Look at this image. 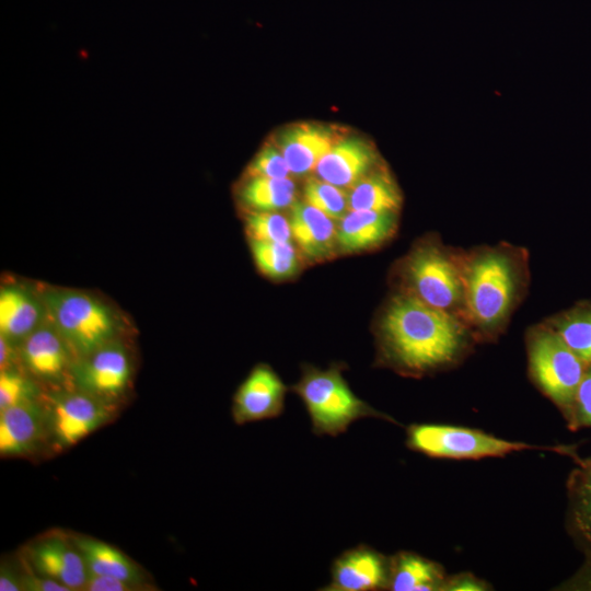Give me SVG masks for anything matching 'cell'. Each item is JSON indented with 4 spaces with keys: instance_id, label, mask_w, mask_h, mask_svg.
<instances>
[{
    "instance_id": "cell-1",
    "label": "cell",
    "mask_w": 591,
    "mask_h": 591,
    "mask_svg": "<svg viewBox=\"0 0 591 591\" xmlns=\"http://www.w3.org/2000/svg\"><path fill=\"white\" fill-rule=\"evenodd\" d=\"M375 338L376 364L414 378L456 364L476 340L461 317L403 291L384 305Z\"/></svg>"
},
{
    "instance_id": "cell-2",
    "label": "cell",
    "mask_w": 591,
    "mask_h": 591,
    "mask_svg": "<svg viewBox=\"0 0 591 591\" xmlns=\"http://www.w3.org/2000/svg\"><path fill=\"white\" fill-rule=\"evenodd\" d=\"M463 320L476 339H496L524 297L528 255L510 244L462 252Z\"/></svg>"
},
{
    "instance_id": "cell-3",
    "label": "cell",
    "mask_w": 591,
    "mask_h": 591,
    "mask_svg": "<svg viewBox=\"0 0 591 591\" xmlns=\"http://www.w3.org/2000/svg\"><path fill=\"white\" fill-rule=\"evenodd\" d=\"M397 276L401 291L463 320L462 252L445 246L437 236H427L399 262Z\"/></svg>"
},
{
    "instance_id": "cell-4",
    "label": "cell",
    "mask_w": 591,
    "mask_h": 591,
    "mask_svg": "<svg viewBox=\"0 0 591 591\" xmlns=\"http://www.w3.org/2000/svg\"><path fill=\"white\" fill-rule=\"evenodd\" d=\"M340 364L325 370L305 364L300 380L291 390L301 398L315 436L337 437L362 418H378L398 425L359 398L341 374Z\"/></svg>"
},
{
    "instance_id": "cell-5",
    "label": "cell",
    "mask_w": 591,
    "mask_h": 591,
    "mask_svg": "<svg viewBox=\"0 0 591 591\" xmlns=\"http://www.w3.org/2000/svg\"><path fill=\"white\" fill-rule=\"evenodd\" d=\"M46 318L67 343L76 360L118 339L117 313L99 297L66 288L40 291Z\"/></svg>"
},
{
    "instance_id": "cell-6",
    "label": "cell",
    "mask_w": 591,
    "mask_h": 591,
    "mask_svg": "<svg viewBox=\"0 0 591 591\" xmlns=\"http://www.w3.org/2000/svg\"><path fill=\"white\" fill-rule=\"evenodd\" d=\"M526 351L532 381L568 425L587 364L545 322L528 331Z\"/></svg>"
},
{
    "instance_id": "cell-7",
    "label": "cell",
    "mask_w": 591,
    "mask_h": 591,
    "mask_svg": "<svg viewBox=\"0 0 591 591\" xmlns=\"http://www.w3.org/2000/svg\"><path fill=\"white\" fill-rule=\"evenodd\" d=\"M406 433L408 449L437 459L474 460L535 449L555 451L572 457L577 454L569 447L533 445L509 441L477 429L441 424H414L407 428Z\"/></svg>"
},
{
    "instance_id": "cell-8",
    "label": "cell",
    "mask_w": 591,
    "mask_h": 591,
    "mask_svg": "<svg viewBox=\"0 0 591 591\" xmlns=\"http://www.w3.org/2000/svg\"><path fill=\"white\" fill-rule=\"evenodd\" d=\"M131 370L127 348L115 339L76 360L70 376L78 390L109 402L126 391Z\"/></svg>"
},
{
    "instance_id": "cell-9",
    "label": "cell",
    "mask_w": 591,
    "mask_h": 591,
    "mask_svg": "<svg viewBox=\"0 0 591 591\" xmlns=\"http://www.w3.org/2000/svg\"><path fill=\"white\" fill-rule=\"evenodd\" d=\"M109 402L81 390L56 393L50 399V426L62 448L77 444L111 416Z\"/></svg>"
},
{
    "instance_id": "cell-10",
    "label": "cell",
    "mask_w": 591,
    "mask_h": 591,
    "mask_svg": "<svg viewBox=\"0 0 591 591\" xmlns=\"http://www.w3.org/2000/svg\"><path fill=\"white\" fill-rule=\"evenodd\" d=\"M287 386L267 363H257L236 389L232 418L236 425L278 418L285 409Z\"/></svg>"
},
{
    "instance_id": "cell-11",
    "label": "cell",
    "mask_w": 591,
    "mask_h": 591,
    "mask_svg": "<svg viewBox=\"0 0 591 591\" xmlns=\"http://www.w3.org/2000/svg\"><path fill=\"white\" fill-rule=\"evenodd\" d=\"M27 560L35 571L70 591L83 590L89 571L72 537L58 532L42 536L30 545Z\"/></svg>"
},
{
    "instance_id": "cell-12",
    "label": "cell",
    "mask_w": 591,
    "mask_h": 591,
    "mask_svg": "<svg viewBox=\"0 0 591 591\" xmlns=\"http://www.w3.org/2000/svg\"><path fill=\"white\" fill-rule=\"evenodd\" d=\"M390 557L360 544L344 551L332 563L331 582L324 591L387 590Z\"/></svg>"
},
{
    "instance_id": "cell-13",
    "label": "cell",
    "mask_w": 591,
    "mask_h": 591,
    "mask_svg": "<svg viewBox=\"0 0 591 591\" xmlns=\"http://www.w3.org/2000/svg\"><path fill=\"white\" fill-rule=\"evenodd\" d=\"M19 350L24 368L42 381L57 383L71 375L76 359L47 318L19 345Z\"/></svg>"
},
{
    "instance_id": "cell-14",
    "label": "cell",
    "mask_w": 591,
    "mask_h": 591,
    "mask_svg": "<svg viewBox=\"0 0 591 591\" xmlns=\"http://www.w3.org/2000/svg\"><path fill=\"white\" fill-rule=\"evenodd\" d=\"M344 136L335 128L301 123L285 128L276 138L292 175L302 177L315 171L321 159Z\"/></svg>"
},
{
    "instance_id": "cell-15",
    "label": "cell",
    "mask_w": 591,
    "mask_h": 591,
    "mask_svg": "<svg viewBox=\"0 0 591 591\" xmlns=\"http://www.w3.org/2000/svg\"><path fill=\"white\" fill-rule=\"evenodd\" d=\"M378 154L371 143L357 136H344L315 167L318 178L349 190L378 167Z\"/></svg>"
},
{
    "instance_id": "cell-16",
    "label": "cell",
    "mask_w": 591,
    "mask_h": 591,
    "mask_svg": "<svg viewBox=\"0 0 591 591\" xmlns=\"http://www.w3.org/2000/svg\"><path fill=\"white\" fill-rule=\"evenodd\" d=\"M46 320L40 292L30 287L10 283L0 290V335L20 345Z\"/></svg>"
},
{
    "instance_id": "cell-17",
    "label": "cell",
    "mask_w": 591,
    "mask_h": 591,
    "mask_svg": "<svg viewBox=\"0 0 591 591\" xmlns=\"http://www.w3.org/2000/svg\"><path fill=\"white\" fill-rule=\"evenodd\" d=\"M289 221L292 237L308 260L327 259L338 250L334 219L315 207L305 201H296Z\"/></svg>"
},
{
    "instance_id": "cell-18",
    "label": "cell",
    "mask_w": 591,
    "mask_h": 591,
    "mask_svg": "<svg viewBox=\"0 0 591 591\" xmlns=\"http://www.w3.org/2000/svg\"><path fill=\"white\" fill-rule=\"evenodd\" d=\"M397 229V212L349 210L337 224V245L345 253L375 248L390 240Z\"/></svg>"
},
{
    "instance_id": "cell-19",
    "label": "cell",
    "mask_w": 591,
    "mask_h": 591,
    "mask_svg": "<svg viewBox=\"0 0 591 591\" xmlns=\"http://www.w3.org/2000/svg\"><path fill=\"white\" fill-rule=\"evenodd\" d=\"M46 418L36 399L0 410V454L18 456L33 451L44 437Z\"/></svg>"
},
{
    "instance_id": "cell-20",
    "label": "cell",
    "mask_w": 591,
    "mask_h": 591,
    "mask_svg": "<svg viewBox=\"0 0 591 591\" xmlns=\"http://www.w3.org/2000/svg\"><path fill=\"white\" fill-rule=\"evenodd\" d=\"M573 459L577 464L567 480L566 525L584 561L591 563V455Z\"/></svg>"
},
{
    "instance_id": "cell-21",
    "label": "cell",
    "mask_w": 591,
    "mask_h": 591,
    "mask_svg": "<svg viewBox=\"0 0 591 591\" xmlns=\"http://www.w3.org/2000/svg\"><path fill=\"white\" fill-rule=\"evenodd\" d=\"M447 577L438 563L414 552L401 551L390 557L387 590H443Z\"/></svg>"
},
{
    "instance_id": "cell-22",
    "label": "cell",
    "mask_w": 591,
    "mask_h": 591,
    "mask_svg": "<svg viewBox=\"0 0 591 591\" xmlns=\"http://www.w3.org/2000/svg\"><path fill=\"white\" fill-rule=\"evenodd\" d=\"M89 573L112 576L144 587L142 569L115 546L88 536H72Z\"/></svg>"
},
{
    "instance_id": "cell-23",
    "label": "cell",
    "mask_w": 591,
    "mask_h": 591,
    "mask_svg": "<svg viewBox=\"0 0 591 591\" xmlns=\"http://www.w3.org/2000/svg\"><path fill=\"white\" fill-rule=\"evenodd\" d=\"M348 204L349 210L397 212L402 195L390 172L378 166L348 190Z\"/></svg>"
},
{
    "instance_id": "cell-24",
    "label": "cell",
    "mask_w": 591,
    "mask_h": 591,
    "mask_svg": "<svg viewBox=\"0 0 591 591\" xmlns=\"http://www.w3.org/2000/svg\"><path fill=\"white\" fill-rule=\"evenodd\" d=\"M237 195L241 204L250 211H280L291 208L297 201V186L290 177L246 176Z\"/></svg>"
},
{
    "instance_id": "cell-25",
    "label": "cell",
    "mask_w": 591,
    "mask_h": 591,
    "mask_svg": "<svg viewBox=\"0 0 591 591\" xmlns=\"http://www.w3.org/2000/svg\"><path fill=\"white\" fill-rule=\"evenodd\" d=\"M545 323L586 364L591 363V302H578Z\"/></svg>"
},
{
    "instance_id": "cell-26",
    "label": "cell",
    "mask_w": 591,
    "mask_h": 591,
    "mask_svg": "<svg viewBox=\"0 0 591 591\" xmlns=\"http://www.w3.org/2000/svg\"><path fill=\"white\" fill-rule=\"evenodd\" d=\"M254 262L262 274L275 280L288 279L300 268L298 252L290 242L250 240Z\"/></svg>"
},
{
    "instance_id": "cell-27",
    "label": "cell",
    "mask_w": 591,
    "mask_h": 591,
    "mask_svg": "<svg viewBox=\"0 0 591 591\" xmlns=\"http://www.w3.org/2000/svg\"><path fill=\"white\" fill-rule=\"evenodd\" d=\"M303 198V201L337 221L349 211L348 192L318 177L305 182Z\"/></svg>"
},
{
    "instance_id": "cell-28",
    "label": "cell",
    "mask_w": 591,
    "mask_h": 591,
    "mask_svg": "<svg viewBox=\"0 0 591 591\" xmlns=\"http://www.w3.org/2000/svg\"><path fill=\"white\" fill-rule=\"evenodd\" d=\"M250 240L265 242H290L292 237L289 219L278 211H248L245 218Z\"/></svg>"
},
{
    "instance_id": "cell-29",
    "label": "cell",
    "mask_w": 591,
    "mask_h": 591,
    "mask_svg": "<svg viewBox=\"0 0 591 591\" xmlns=\"http://www.w3.org/2000/svg\"><path fill=\"white\" fill-rule=\"evenodd\" d=\"M37 387L22 372L16 369L0 372V410L34 401Z\"/></svg>"
},
{
    "instance_id": "cell-30",
    "label": "cell",
    "mask_w": 591,
    "mask_h": 591,
    "mask_svg": "<svg viewBox=\"0 0 591 591\" xmlns=\"http://www.w3.org/2000/svg\"><path fill=\"white\" fill-rule=\"evenodd\" d=\"M291 175L289 165L276 143L265 144L246 170V176L289 178Z\"/></svg>"
},
{
    "instance_id": "cell-31",
    "label": "cell",
    "mask_w": 591,
    "mask_h": 591,
    "mask_svg": "<svg viewBox=\"0 0 591 591\" xmlns=\"http://www.w3.org/2000/svg\"><path fill=\"white\" fill-rule=\"evenodd\" d=\"M570 430L591 428V363L587 364L576 392L572 416L568 424Z\"/></svg>"
},
{
    "instance_id": "cell-32",
    "label": "cell",
    "mask_w": 591,
    "mask_h": 591,
    "mask_svg": "<svg viewBox=\"0 0 591 591\" xmlns=\"http://www.w3.org/2000/svg\"><path fill=\"white\" fill-rule=\"evenodd\" d=\"M144 589L142 586L112 577L89 573L84 584V591H135Z\"/></svg>"
},
{
    "instance_id": "cell-33",
    "label": "cell",
    "mask_w": 591,
    "mask_h": 591,
    "mask_svg": "<svg viewBox=\"0 0 591 591\" xmlns=\"http://www.w3.org/2000/svg\"><path fill=\"white\" fill-rule=\"evenodd\" d=\"M25 571L22 575L23 590L31 591H70L61 583L49 579L37 571L31 566L30 563L24 565Z\"/></svg>"
},
{
    "instance_id": "cell-34",
    "label": "cell",
    "mask_w": 591,
    "mask_h": 591,
    "mask_svg": "<svg viewBox=\"0 0 591 591\" xmlns=\"http://www.w3.org/2000/svg\"><path fill=\"white\" fill-rule=\"evenodd\" d=\"M489 586L472 573L463 572L447 577L443 586L445 591H485Z\"/></svg>"
},
{
    "instance_id": "cell-35",
    "label": "cell",
    "mask_w": 591,
    "mask_h": 591,
    "mask_svg": "<svg viewBox=\"0 0 591 591\" xmlns=\"http://www.w3.org/2000/svg\"><path fill=\"white\" fill-rule=\"evenodd\" d=\"M561 589L591 591V563L584 561L580 569L561 584Z\"/></svg>"
},
{
    "instance_id": "cell-36",
    "label": "cell",
    "mask_w": 591,
    "mask_h": 591,
    "mask_svg": "<svg viewBox=\"0 0 591 591\" xmlns=\"http://www.w3.org/2000/svg\"><path fill=\"white\" fill-rule=\"evenodd\" d=\"M20 360L19 345L12 343L0 335V369H15V363Z\"/></svg>"
},
{
    "instance_id": "cell-37",
    "label": "cell",
    "mask_w": 591,
    "mask_h": 591,
    "mask_svg": "<svg viewBox=\"0 0 591 591\" xmlns=\"http://www.w3.org/2000/svg\"><path fill=\"white\" fill-rule=\"evenodd\" d=\"M0 590L1 591H21L23 590L22 575L13 570L8 565L1 566L0 571Z\"/></svg>"
}]
</instances>
